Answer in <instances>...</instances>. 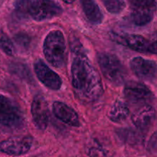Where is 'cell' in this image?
Returning a JSON list of instances; mask_svg holds the SVG:
<instances>
[{
  "label": "cell",
  "instance_id": "1",
  "mask_svg": "<svg viewBox=\"0 0 157 157\" xmlns=\"http://www.w3.org/2000/svg\"><path fill=\"white\" fill-rule=\"evenodd\" d=\"M75 56L72 61L71 84L77 98L84 103L98 101L104 93L102 81L88 58L82 51L80 43L72 46Z\"/></svg>",
  "mask_w": 157,
  "mask_h": 157
},
{
  "label": "cell",
  "instance_id": "2",
  "mask_svg": "<svg viewBox=\"0 0 157 157\" xmlns=\"http://www.w3.org/2000/svg\"><path fill=\"white\" fill-rule=\"evenodd\" d=\"M43 52L46 60L55 67L64 66L66 59V44L64 34L60 30H53L45 37Z\"/></svg>",
  "mask_w": 157,
  "mask_h": 157
},
{
  "label": "cell",
  "instance_id": "3",
  "mask_svg": "<svg viewBox=\"0 0 157 157\" xmlns=\"http://www.w3.org/2000/svg\"><path fill=\"white\" fill-rule=\"evenodd\" d=\"M98 62L104 77L113 85L120 86L124 84L127 72L116 55L107 52L99 53Z\"/></svg>",
  "mask_w": 157,
  "mask_h": 157
},
{
  "label": "cell",
  "instance_id": "4",
  "mask_svg": "<svg viewBox=\"0 0 157 157\" xmlns=\"http://www.w3.org/2000/svg\"><path fill=\"white\" fill-rule=\"evenodd\" d=\"M0 124L10 129H21L25 119L21 109L13 100L0 94Z\"/></svg>",
  "mask_w": 157,
  "mask_h": 157
},
{
  "label": "cell",
  "instance_id": "5",
  "mask_svg": "<svg viewBox=\"0 0 157 157\" xmlns=\"http://www.w3.org/2000/svg\"><path fill=\"white\" fill-rule=\"evenodd\" d=\"M109 35L112 41L133 51L140 53H149L153 55L156 54V43L144 38L142 35L117 33L115 32H110Z\"/></svg>",
  "mask_w": 157,
  "mask_h": 157
},
{
  "label": "cell",
  "instance_id": "6",
  "mask_svg": "<svg viewBox=\"0 0 157 157\" xmlns=\"http://www.w3.org/2000/svg\"><path fill=\"white\" fill-rule=\"evenodd\" d=\"M62 9L52 0H28L27 16L37 21H46L58 16Z\"/></svg>",
  "mask_w": 157,
  "mask_h": 157
},
{
  "label": "cell",
  "instance_id": "7",
  "mask_svg": "<svg viewBox=\"0 0 157 157\" xmlns=\"http://www.w3.org/2000/svg\"><path fill=\"white\" fill-rule=\"evenodd\" d=\"M130 20L136 26H144L153 20L156 8V0H130Z\"/></svg>",
  "mask_w": 157,
  "mask_h": 157
},
{
  "label": "cell",
  "instance_id": "8",
  "mask_svg": "<svg viewBox=\"0 0 157 157\" xmlns=\"http://www.w3.org/2000/svg\"><path fill=\"white\" fill-rule=\"evenodd\" d=\"M33 138L31 136H13L0 142V152L13 156L27 153L32 148Z\"/></svg>",
  "mask_w": 157,
  "mask_h": 157
},
{
  "label": "cell",
  "instance_id": "9",
  "mask_svg": "<svg viewBox=\"0 0 157 157\" xmlns=\"http://www.w3.org/2000/svg\"><path fill=\"white\" fill-rule=\"evenodd\" d=\"M124 94L129 102L133 104H146L153 99L151 90L140 82L130 81L124 85Z\"/></svg>",
  "mask_w": 157,
  "mask_h": 157
},
{
  "label": "cell",
  "instance_id": "10",
  "mask_svg": "<svg viewBox=\"0 0 157 157\" xmlns=\"http://www.w3.org/2000/svg\"><path fill=\"white\" fill-rule=\"evenodd\" d=\"M34 70L38 79L45 87L52 90H58L62 85L61 77L50 68L41 60H38L34 64Z\"/></svg>",
  "mask_w": 157,
  "mask_h": 157
},
{
  "label": "cell",
  "instance_id": "11",
  "mask_svg": "<svg viewBox=\"0 0 157 157\" xmlns=\"http://www.w3.org/2000/svg\"><path fill=\"white\" fill-rule=\"evenodd\" d=\"M32 120L35 127L41 130H44L48 125L49 110L48 103L41 94L34 98L31 107Z\"/></svg>",
  "mask_w": 157,
  "mask_h": 157
},
{
  "label": "cell",
  "instance_id": "12",
  "mask_svg": "<svg viewBox=\"0 0 157 157\" xmlns=\"http://www.w3.org/2000/svg\"><path fill=\"white\" fill-rule=\"evenodd\" d=\"M132 71L137 78L144 81H152L156 77V63L142 57H136L130 61Z\"/></svg>",
  "mask_w": 157,
  "mask_h": 157
},
{
  "label": "cell",
  "instance_id": "13",
  "mask_svg": "<svg viewBox=\"0 0 157 157\" xmlns=\"http://www.w3.org/2000/svg\"><path fill=\"white\" fill-rule=\"evenodd\" d=\"M52 110L55 116L64 124L75 127L80 126L78 114L67 104L60 101H55L52 105Z\"/></svg>",
  "mask_w": 157,
  "mask_h": 157
},
{
  "label": "cell",
  "instance_id": "14",
  "mask_svg": "<svg viewBox=\"0 0 157 157\" xmlns=\"http://www.w3.org/2000/svg\"><path fill=\"white\" fill-rule=\"evenodd\" d=\"M156 118V110L151 105L142 106L133 113L131 120L133 124L140 130H147L154 122Z\"/></svg>",
  "mask_w": 157,
  "mask_h": 157
},
{
  "label": "cell",
  "instance_id": "15",
  "mask_svg": "<svg viewBox=\"0 0 157 157\" xmlns=\"http://www.w3.org/2000/svg\"><path fill=\"white\" fill-rule=\"evenodd\" d=\"M84 15L93 25H100L103 21L104 15L94 0H81Z\"/></svg>",
  "mask_w": 157,
  "mask_h": 157
},
{
  "label": "cell",
  "instance_id": "16",
  "mask_svg": "<svg viewBox=\"0 0 157 157\" xmlns=\"http://www.w3.org/2000/svg\"><path fill=\"white\" fill-rule=\"evenodd\" d=\"M130 114V110L124 102L117 100L108 113V118L113 123H121Z\"/></svg>",
  "mask_w": 157,
  "mask_h": 157
},
{
  "label": "cell",
  "instance_id": "17",
  "mask_svg": "<svg viewBox=\"0 0 157 157\" xmlns=\"http://www.w3.org/2000/svg\"><path fill=\"white\" fill-rule=\"evenodd\" d=\"M0 48L9 56L15 55V46L7 35L0 28Z\"/></svg>",
  "mask_w": 157,
  "mask_h": 157
},
{
  "label": "cell",
  "instance_id": "18",
  "mask_svg": "<svg viewBox=\"0 0 157 157\" xmlns=\"http://www.w3.org/2000/svg\"><path fill=\"white\" fill-rule=\"evenodd\" d=\"M106 9L111 14H119L126 7L124 0H102Z\"/></svg>",
  "mask_w": 157,
  "mask_h": 157
},
{
  "label": "cell",
  "instance_id": "19",
  "mask_svg": "<svg viewBox=\"0 0 157 157\" xmlns=\"http://www.w3.org/2000/svg\"><path fill=\"white\" fill-rule=\"evenodd\" d=\"M15 40L20 47L24 48H28L31 43L30 37L24 33H19L15 35Z\"/></svg>",
  "mask_w": 157,
  "mask_h": 157
},
{
  "label": "cell",
  "instance_id": "20",
  "mask_svg": "<svg viewBox=\"0 0 157 157\" xmlns=\"http://www.w3.org/2000/svg\"><path fill=\"white\" fill-rule=\"evenodd\" d=\"M89 157H107V153L100 147H92L87 152Z\"/></svg>",
  "mask_w": 157,
  "mask_h": 157
},
{
  "label": "cell",
  "instance_id": "21",
  "mask_svg": "<svg viewBox=\"0 0 157 157\" xmlns=\"http://www.w3.org/2000/svg\"><path fill=\"white\" fill-rule=\"evenodd\" d=\"M62 1L64 2L67 3V4H71V3H73L75 0H62Z\"/></svg>",
  "mask_w": 157,
  "mask_h": 157
}]
</instances>
